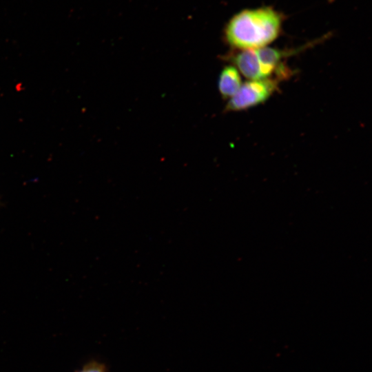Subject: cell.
Here are the masks:
<instances>
[{
  "mask_svg": "<svg viewBox=\"0 0 372 372\" xmlns=\"http://www.w3.org/2000/svg\"><path fill=\"white\" fill-rule=\"evenodd\" d=\"M283 22V14L271 6L245 8L227 22L225 41L234 50L266 47L280 36Z\"/></svg>",
  "mask_w": 372,
  "mask_h": 372,
  "instance_id": "cell-1",
  "label": "cell"
},
{
  "mask_svg": "<svg viewBox=\"0 0 372 372\" xmlns=\"http://www.w3.org/2000/svg\"><path fill=\"white\" fill-rule=\"evenodd\" d=\"M280 80L283 79L276 76L242 83L236 94L229 99L225 111H242L265 102L278 90Z\"/></svg>",
  "mask_w": 372,
  "mask_h": 372,
  "instance_id": "cell-2",
  "label": "cell"
},
{
  "mask_svg": "<svg viewBox=\"0 0 372 372\" xmlns=\"http://www.w3.org/2000/svg\"><path fill=\"white\" fill-rule=\"evenodd\" d=\"M225 58L234 65L240 74L249 80L268 78L255 49L234 50V52Z\"/></svg>",
  "mask_w": 372,
  "mask_h": 372,
  "instance_id": "cell-3",
  "label": "cell"
},
{
  "mask_svg": "<svg viewBox=\"0 0 372 372\" xmlns=\"http://www.w3.org/2000/svg\"><path fill=\"white\" fill-rule=\"evenodd\" d=\"M240 74L234 65L225 66L220 73L218 91L225 99L234 96L242 85Z\"/></svg>",
  "mask_w": 372,
  "mask_h": 372,
  "instance_id": "cell-4",
  "label": "cell"
},
{
  "mask_svg": "<svg viewBox=\"0 0 372 372\" xmlns=\"http://www.w3.org/2000/svg\"><path fill=\"white\" fill-rule=\"evenodd\" d=\"M78 372H105L104 366L98 362H91Z\"/></svg>",
  "mask_w": 372,
  "mask_h": 372,
  "instance_id": "cell-5",
  "label": "cell"
}]
</instances>
